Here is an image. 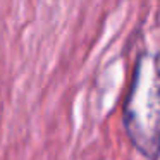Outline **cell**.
Segmentation results:
<instances>
[{
    "label": "cell",
    "mask_w": 160,
    "mask_h": 160,
    "mask_svg": "<svg viewBox=\"0 0 160 160\" xmlns=\"http://www.w3.org/2000/svg\"><path fill=\"white\" fill-rule=\"evenodd\" d=\"M153 59H141L126 105L128 132L134 145L148 155L157 152L158 134V84Z\"/></svg>",
    "instance_id": "6da1fadb"
}]
</instances>
